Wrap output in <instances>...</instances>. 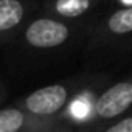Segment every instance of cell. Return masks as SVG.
Instances as JSON below:
<instances>
[{
  "label": "cell",
  "mask_w": 132,
  "mask_h": 132,
  "mask_svg": "<svg viewBox=\"0 0 132 132\" xmlns=\"http://www.w3.org/2000/svg\"><path fill=\"white\" fill-rule=\"evenodd\" d=\"M89 79L86 78H72L62 82L48 84L30 92L23 98L17 100L14 104H17L19 107H22L25 112H28L36 118L57 121L64 109L70 103L72 96Z\"/></svg>",
  "instance_id": "6da1fadb"
},
{
  "label": "cell",
  "mask_w": 132,
  "mask_h": 132,
  "mask_svg": "<svg viewBox=\"0 0 132 132\" xmlns=\"http://www.w3.org/2000/svg\"><path fill=\"white\" fill-rule=\"evenodd\" d=\"M78 23L57 19L42 11V14L30 19L20 31L23 45L36 51H48L67 45L76 34Z\"/></svg>",
  "instance_id": "7a4b0ae2"
},
{
  "label": "cell",
  "mask_w": 132,
  "mask_h": 132,
  "mask_svg": "<svg viewBox=\"0 0 132 132\" xmlns=\"http://www.w3.org/2000/svg\"><path fill=\"white\" fill-rule=\"evenodd\" d=\"M129 110H132V73L100 92L95 100V127Z\"/></svg>",
  "instance_id": "3957f363"
},
{
  "label": "cell",
  "mask_w": 132,
  "mask_h": 132,
  "mask_svg": "<svg viewBox=\"0 0 132 132\" xmlns=\"http://www.w3.org/2000/svg\"><path fill=\"white\" fill-rule=\"evenodd\" d=\"M132 37V5H118V8L104 14L90 33V47H106Z\"/></svg>",
  "instance_id": "277c9868"
},
{
  "label": "cell",
  "mask_w": 132,
  "mask_h": 132,
  "mask_svg": "<svg viewBox=\"0 0 132 132\" xmlns=\"http://www.w3.org/2000/svg\"><path fill=\"white\" fill-rule=\"evenodd\" d=\"M34 10V0H0V45L20 34Z\"/></svg>",
  "instance_id": "5b68a950"
},
{
  "label": "cell",
  "mask_w": 132,
  "mask_h": 132,
  "mask_svg": "<svg viewBox=\"0 0 132 132\" xmlns=\"http://www.w3.org/2000/svg\"><path fill=\"white\" fill-rule=\"evenodd\" d=\"M57 127H62V124L36 118L17 104L0 109V132H51Z\"/></svg>",
  "instance_id": "8992f818"
},
{
  "label": "cell",
  "mask_w": 132,
  "mask_h": 132,
  "mask_svg": "<svg viewBox=\"0 0 132 132\" xmlns=\"http://www.w3.org/2000/svg\"><path fill=\"white\" fill-rule=\"evenodd\" d=\"M101 0H45L42 11L67 22H79L93 13Z\"/></svg>",
  "instance_id": "52a82bcc"
},
{
  "label": "cell",
  "mask_w": 132,
  "mask_h": 132,
  "mask_svg": "<svg viewBox=\"0 0 132 132\" xmlns=\"http://www.w3.org/2000/svg\"><path fill=\"white\" fill-rule=\"evenodd\" d=\"M90 132H132V110L96 126Z\"/></svg>",
  "instance_id": "ba28073f"
},
{
  "label": "cell",
  "mask_w": 132,
  "mask_h": 132,
  "mask_svg": "<svg viewBox=\"0 0 132 132\" xmlns=\"http://www.w3.org/2000/svg\"><path fill=\"white\" fill-rule=\"evenodd\" d=\"M51 132H90L87 129H79V127H69V126H62V127H57Z\"/></svg>",
  "instance_id": "9c48e42d"
},
{
  "label": "cell",
  "mask_w": 132,
  "mask_h": 132,
  "mask_svg": "<svg viewBox=\"0 0 132 132\" xmlns=\"http://www.w3.org/2000/svg\"><path fill=\"white\" fill-rule=\"evenodd\" d=\"M2 95H3V90H2V86H0V100H2Z\"/></svg>",
  "instance_id": "30bf717a"
}]
</instances>
